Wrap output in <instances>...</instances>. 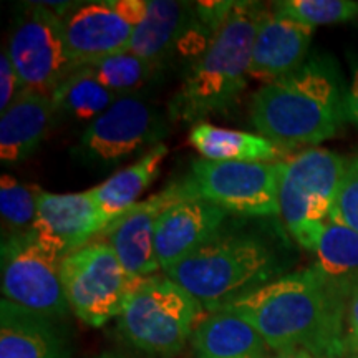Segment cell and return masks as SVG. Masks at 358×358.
<instances>
[{
  "label": "cell",
  "mask_w": 358,
  "mask_h": 358,
  "mask_svg": "<svg viewBox=\"0 0 358 358\" xmlns=\"http://www.w3.org/2000/svg\"><path fill=\"white\" fill-rule=\"evenodd\" d=\"M295 245L280 217L229 214L211 239L164 275L214 312L289 274L299 256Z\"/></svg>",
  "instance_id": "1"
},
{
  "label": "cell",
  "mask_w": 358,
  "mask_h": 358,
  "mask_svg": "<svg viewBox=\"0 0 358 358\" xmlns=\"http://www.w3.org/2000/svg\"><path fill=\"white\" fill-rule=\"evenodd\" d=\"M350 290L312 264L268 282L219 310L249 322L272 352L299 348L319 358H342L347 352Z\"/></svg>",
  "instance_id": "2"
},
{
  "label": "cell",
  "mask_w": 358,
  "mask_h": 358,
  "mask_svg": "<svg viewBox=\"0 0 358 358\" xmlns=\"http://www.w3.org/2000/svg\"><path fill=\"white\" fill-rule=\"evenodd\" d=\"M345 96L334 62L313 57L287 77L262 85L250 98L249 120L257 134L287 153L317 148L342 128Z\"/></svg>",
  "instance_id": "3"
},
{
  "label": "cell",
  "mask_w": 358,
  "mask_h": 358,
  "mask_svg": "<svg viewBox=\"0 0 358 358\" xmlns=\"http://www.w3.org/2000/svg\"><path fill=\"white\" fill-rule=\"evenodd\" d=\"M266 10L264 3L234 0L203 53L187 66L181 87L169 101V118L198 124L206 116L234 108L249 85L254 38Z\"/></svg>",
  "instance_id": "4"
},
{
  "label": "cell",
  "mask_w": 358,
  "mask_h": 358,
  "mask_svg": "<svg viewBox=\"0 0 358 358\" xmlns=\"http://www.w3.org/2000/svg\"><path fill=\"white\" fill-rule=\"evenodd\" d=\"M204 317V306L194 295L156 274L134 284L116 319L133 348L153 358H173L185 350Z\"/></svg>",
  "instance_id": "5"
},
{
  "label": "cell",
  "mask_w": 358,
  "mask_h": 358,
  "mask_svg": "<svg viewBox=\"0 0 358 358\" xmlns=\"http://www.w3.org/2000/svg\"><path fill=\"white\" fill-rule=\"evenodd\" d=\"M347 163V158L324 148H307L282 161L280 219L299 248L315 249Z\"/></svg>",
  "instance_id": "6"
},
{
  "label": "cell",
  "mask_w": 358,
  "mask_h": 358,
  "mask_svg": "<svg viewBox=\"0 0 358 358\" xmlns=\"http://www.w3.org/2000/svg\"><path fill=\"white\" fill-rule=\"evenodd\" d=\"M62 256L32 229L8 232L0 248L2 294L27 310L53 320L71 312L62 284Z\"/></svg>",
  "instance_id": "7"
},
{
  "label": "cell",
  "mask_w": 358,
  "mask_h": 358,
  "mask_svg": "<svg viewBox=\"0 0 358 358\" xmlns=\"http://www.w3.org/2000/svg\"><path fill=\"white\" fill-rule=\"evenodd\" d=\"M280 176L282 161L237 163L201 158L192 161L182 185L191 198L209 201L229 214L280 217Z\"/></svg>",
  "instance_id": "8"
},
{
  "label": "cell",
  "mask_w": 358,
  "mask_h": 358,
  "mask_svg": "<svg viewBox=\"0 0 358 358\" xmlns=\"http://www.w3.org/2000/svg\"><path fill=\"white\" fill-rule=\"evenodd\" d=\"M62 284L70 310L93 329L120 315L136 279L124 271L115 250L95 239L62 261Z\"/></svg>",
  "instance_id": "9"
},
{
  "label": "cell",
  "mask_w": 358,
  "mask_h": 358,
  "mask_svg": "<svg viewBox=\"0 0 358 358\" xmlns=\"http://www.w3.org/2000/svg\"><path fill=\"white\" fill-rule=\"evenodd\" d=\"M166 133L163 113L134 93L120 96L85 128L75 155L90 166L111 168L141 151L153 150Z\"/></svg>",
  "instance_id": "10"
},
{
  "label": "cell",
  "mask_w": 358,
  "mask_h": 358,
  "mask_svg": "<svg viewBox=\"0 0 358 358\" xmlns=\"http://www.w3.org/2000/svg\"><path fill=\"white\" fill-rule=\"evenodd\" d=\"M7 48L25 90L34 93L52 95L80 69L66 47L60 17L45 3L22 8Z\"/></svg>",
  "instance_id": "11"
},
{
  "label": "cell",
  "mask_w": 358,
  "mask_h": 358,
  "mask_svg": "<svg viewBox=\"0 0 358 358\" xmlns=\"http://www.w3.org/2000/svg\"><path fill=\"white\" fill-rule=\"evenodd\" d=\"M66 47L78 66L95 65L128 52L136 25L148 12L146 0H96L64 3L55 10Z\"/></svg>",
  "instance_id": "12"
},
{
  "label": "cell",
  "mask_w": 358,
  "mask_h": 358,
  "mask_svg": "<svg viewBox=\"0 0 358 358\" xmlns=\"http://www.w3.org/2000/svg\"><path fill=\"white\" fill-rule=\"evenodd\" d=\"M189 196L182 181L173 182L158 194L140 201L131 209L111 221L96 239L115 250L120 262L133 279L140 280L161 271L155 250L156 222L169 206Z\"/></svg>",
  "instance_id": "13"
},
{
  "label": "cell",
  "mask_w": 358,
  "mask_h": 358,
  "mask_svg": "<svg viewBox=\"0 0 358 358\" xmlns=\"http://www.w3.org/2000/svg\"><path fill=\"white\" fill-rule=\"evenodd\" d=\"M108 224L90 189L70 194H53L42 189L37 199V217L30 229L65 259L95 241Z\"/></svg>",
  "instance_id": "14"
},
{
  "label": "cell",
  "mask_w": 358,
  "mask_h": 358,
  "mask_svg": "<svg viewBox=\"0 0 358 358\" xmlns=\"http://www.w3.org/2000/svg\"><path fill=\"white\" fill-rule=\"evenodd\" d=\"M227 217L226 209L191 196L169 206L155 229V250L161 271H168L196 252Z\"/></svg>",
  "instance_id": "15"
},
{
  "label": "cell",
  "mask_w": 358,
  "mask_h": 358,
  "mask_svg": "<svg viewBox=\"0 0 358 358\" xmlns=\"http://www.w3.org/2000/svg\"><path fill=\"white\" fill-rule=\"evenodd\" d=\"M313 30L267 7L254 38L249 77L267 85L302 66L307 62Z\"/></svg>",
  "instance_id": "16"
},
{
  "label": "cell",
  "mask_w": 358,
  "mask_h": 358,
  "mask_svg": "<svg viewBox=\"0 0 358 358\" xmlns=\"http://www.w3.org/2000/svg\"><path fill=\"white\" fill-rule=\"evenodd\" d=\"M70 340L60 322L0 302V358H70Z\"/></svg>",
  "instance_id": "17"
},
{
  "label": "cell",
  "mask_w": 358,
  "mask_h": 358,
  "mask_svg": "<svg viewBox=\"0 0 358 358\" xmlns=\"http://www.w3.org/2000/svg\"><path fill=\"white\" fill-rule=\"evenodd\" d=\"M57 123L52 95L25 90L0 118V159L22 163L38 150L48 129Z\"/></svg>",
  "instance_id": "18"
},
{
  "label": "cell",
  "mask_w": 358,
  "mask_h": 358,
  "mask_svg": "<svg viewBox=\"0 0 358 358\" xmlns=\"http://www.w3.org/2000/svg\"><path fill=\"white\" fill-rule=\"evenodd\" d=\"M194 20V3L174 0H148V12L133 32L128 52L158 66L178 52Z\"/></svg>",
  "instance_id": "19"
},
{
  "label": "cell",
  "mask_w": 358,
  "mask_h": 358,
  "mask_svg": "<svg viewBox=\"0 0 358 358\" xmlns=\"http://www.w3.org/2000/svg\"><path fill=\"white\" fill-rule=\"evenodd\" d=\"M192 347L198 358H268L272 350L249 322L231 312H209L201 322Z\"/></svg>",
  "instance_id": "20"
},
{
  "label": "cell",
  "mask_w": 358,
  "mask_h": 358,
  "mask_svg": "<svg viewBox=\"0 0 358 358\" xmlns=\"http://www.w3.org/2000/svg\"><path fill=\"white\" fill-rule=\"evenodd\" d=\"M189 145L204 159L237 163H277L287 159V151L256 133L237 131L201 122L189 131Z\"/></svg>",
  "instance_id": "21"
},
{
  "label": "cell",
  "mask_w": 358,
  "mask_h": 358,
  "mask_svg": "<svg viewBox=\"0 0 358 358\" xmlns=\"http://www.w3.org/2000/svg\"><path fill=\"white\" fill-rule=\"evenodd\" d=\"M166 156L168 146L161 143L153 150L146 151L133 164L120 169L105 182L90 189L108 222L115 221L116 217L138 204L143 192L158 178L161 164L166 159Z\"/></svg>",
  "instance_id": "22"
},
{
  "label": "cell",
  "mask_w": 358,
  "mask_h": 358,
  "mask_svg": "<svg viewBox=\"0 0 358 358\" xmlns=\"http://www.w3.org/2000/svg\"><path fill=\"white\" fill-rule=\"evenodd\" d=\"M118 98L95 77L92 66H80L52 93L57 120L90 123L105 113Z\"/></svg>",
  "instance_id": "23"
},
{
  "label": "cell",
  "mask_w": 358,
  "mask_h": 358,
  "mask_svg": "<svg viewBox=\"0 0 358 358\" xmlns=\"http://www.w3.org/2000/svg\"><path fill=\"white\" fill-rule=\"evenodd\" d=\"M313 254L322 274L352 289L358 279V231L329 216Z\"/></svg>",
  "instance_id": "24"
},
{
  "label": "cell",
  "mask_w": 358,
  "mask_h": 358,
  "mask_svg": "<svg viewBox=\"0 0 358 358\" xmlns=\"http://www.w3.org/2000/svg\"><path fill=\"white\" fill-rule=\"evenodd\" d=\"M88 66H92L95 77L116 96L134 95L159 71L156 65L129 52L118 53Z\"/></svg>",
  "instance_id": "25"
},
{
  "label": "cell",
  "mask_w": 358,
  "mask_h": 358,
  "mask_svg": "<svg viewBox=\"0 0 358 358\" xmlns=\"http://www.w3.org/2000/svg\"><path fill=\"white\" fill-rule=\"evenodd\" d=\"M272 8L312 29L358 19V2L352 0H280L272 3Z\"/></svg>",
  "instance_id": "26"
},
{
  "label": "cell",
  "mask_w": 358,
  "mask_h": 358,
  "mask_svg": "<svg viewBox=\"0 0 358 358\" xmlns=\"http://www.w3.org/2000/svg\"><path fill=\"white\" fill-rule=\"evenodd\" d=\"M38 186L24 185L12 174L0 178V214L8 232L25 231L32 227L37 217Z\"/></svg>",
  "instance_id": "27"
},
{
  "label": "cell",
  "mask_w": 358,
  "mask_h": 358,
  "mask_svg": "<svg viewBox=\"0 0 358 358\" xmlns=\"http://www.w3.org/2000/svg\"><path fill=\"white\" fill-rule=\"evenodd\" d=\"M330 216L358 231V158L348 159Z\"/></svg>",
  "instance_id": "28"
},
{
  "label": "cell",
  "mask_w": 358,
  "mask_h": 358,
  "mask_svg": "<svg viewBox=\"0 0 358 358\" xmlns=\"http://www.w3.org/2000/svg\"><path fill=\"white\" fill-rule=\"evenodd\" d=\"M24 92L25 87L8 55V48L3 47L0 55V111L6 113Z\"/></svg>",
  "instance_id": "29"
},
{
  "label": "cell",
  "mask_w": 358,
  "mask_h": 358,
  "mask_svg": "<svg viewBox=\"0 0 358 358\" xmlns=\"http://www.w3.org/2000/svg\"><path fill=\"white\" fill-rule=\"evenodd\" d=\"M345 342L347 352L358 353V279L352 285L347 303V320H345Z\"/></svg>",
  "instance_id": "30"
},
{
  "label": "cell",
  "mask_w": 358,
  "mask_h": 358,
  "mask_svg": "<svg viewBox=\"0 0 358 358\" xmlns=\"http://www.w3.org/2000/svg\"><path fill=\"white\" fill-rule=\"evenodd\" d=\"M345 113H347V118L358 127V65L355 71H353L350 87L347 90Z\"/></svg>",
  "instance_id": "31"
},
{
  "label": "cell",
  "mask_w": 358,
  "mask_h": 358,
  "mask_svg": "<svg viewBox=\"0 0 358 358\" xmlns=\"http://www.w3.org/2000/svg\"><path fill=\"white\" fill-rule=\"evenodd\" d=\"M268 358H319L312 353L306 350H299V348H294V350H282V352H272V355Z\"/></svg>",
  "instance_id": "32"
},
{
  "label": "cell",
  "mask_w": 358,
  "mask_h": 358,
  "mask_svg": "<svg viewBox=\"0 0 358 358\" xmlns=\"http://www.w3.org/2000/svg\"><path fill=\"white\" fill-rule=\"evenodd\" d=\"M96 358H123V357H118V355H113V353H101L100 357Z\"/></svg>",
  "instance_id": "33"
}]
</instances>
